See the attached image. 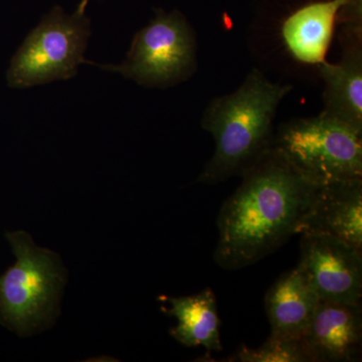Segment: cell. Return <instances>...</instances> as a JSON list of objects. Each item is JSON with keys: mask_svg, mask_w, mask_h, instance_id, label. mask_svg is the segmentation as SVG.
Wrapping results in <instances>:
<instances>
[{"mask_svg": "<svg viewBox=\"0 0 362 362\" xmlns=\"http://www.w3.org/2000/svg\"><path fill=\"white\" fill-rule=\"evenodd\" d=\"M273 145L320 187L362 178V132L331 117L320 114L283 124Z\"/></svg>", "mask_w": 362, "mask_h": 362, "instance_id": "3", "label": "cell"}, {"mask_svg": "<svg viewBox=\"0 0 362 362\" xmlns=\"http://www.w3.org/2000/svg\"><path fill=\"white\" fill-rule=\"evenodd\" d=\"M88 1H89V0H81L77 11H81V13H85L86 6H87Z\"/></svg>", "mask_w": 362, "mask_h": 362, "instance_id": "15", "label": "cell"}, {"mask_svg": "<svg viewBox=\"0 0 362 362\" xmlns=\"http://www.w3.org/2000/svg\"><path fill=\"white\" fill-rule=\"evenodd\" d=\"M291 90L252 69L239 89L211 100L202 125L213 135L216 150L197 181L214 185L240 176L268 151L279 105Z\"/></svg>", "mask_w": 362, "mask_h": 362, "instance_id": "2", "label": "cell"}, {"mask_svg": "<svg viewBox=\"0 0 362 362\" xmlns=\"http://www.w3.org/2000/svg\"><path fill=\"white\" fill-rule=\"evenodd\" d=\"M346 0H325L307 4L283 25L288 49L298 61L320 65L325 61L338 13Z\"/></svg>", "mask_w": 362, "mask_h": 362, "instance_id": "12", "label": "cell"}, {"mask_svg": "<svg viewBox=\"0 0 362 362\" xmlns=\"http://www.w3.org/2000/svg\"><path fill=\"white\" fill-rule=\"evenodd\" d=\"M342 58L337 64L319 65L323 78V115L362 132V25H343Z\"/></svg>", "mask_w": 362, "mask_h": 362, "instance_id": "8", "label": "cell"}, {"mask_svg": "<svg viewBox=\"0 0 362 362\" xmlns=\"http://www.w3.org/2000/svg\"><path fill=\"white\" fill-rule=\"evenodd\" d=\"M16 262L0 276V322L26 334L52 315L63 276L54 252L33 244L25 232H9Z\"/></svg>", "mask_w": 362, "mask_h": 362, "instance_id": "4", "label": "cell"}, {"mask_svg": "<svg viewBox=\"0 0 362 362\" xmlns=\"http://www.w3.org/2000/svg\"><path fill=\"white\" fill-rule=\"evenodd\" d=\"M197 42L187 18L175 11H157L148 25L136 33L120 65L101 66L140 85L168 87L190 77L197 66Z\"/></svg>", "mask_w": 362, "mask_h": 362, "instance_id": "6", "label": "cell"}, {"mask_svg": "<svg viewBox=\"0 0 362 362\" xmlns=\"http://www.w3.org/2000/svg\"><path fill=\"white\" fill-rule=\"evenodd\" d=\"M319 302L318 295L299 267L283 274L266 294L270 337H303Z\"/></svg>", "mask_w": 362, "mask_h": 362, "instance_id": "11", "label": "cell"}, {"mask_svg": "<svg viewBox=\"0 0 362 362\" xmlns=\"http://www.w3.org/2000/svg\"><path fill=\"white\" fill-rule=\"evenodd\" d=\"M297 266L320 301L361 304L362 250L330 235L301 233Z\"/></svg>", "mask_w": 362, "mask_h": 362, "instance_id": "7", "label": "cell"}, {"mask_svg": "<svg viewBox=\"0 0 362 362\" xmlns=\"http://www.w3.org/2000/svg\"><path fill=\"white\" fill-rule=\"evenodd\" d=\"M298 233H321L362 250V178L319 188Z\"/></svg>", "mask_w": 362, "mask_h": 362, "instance_id": "10", "label": "cell"}, {"mask_svg": "<svg viewBox=\"0 0 362 362\" xmlns=\"http://www.w3.org/2000/svg\"><path fill=\"white\" fill-rule=\"evenodd\" d=\"M303 341L312 362H352L361 357V304L319 302Z\"/></svg>", "mask_w": 362, "mask_h": 362, "instance_id": "9", "label": "cell"}, {"mask_svg": "<svg viewBox=\"0 0 362 362\" xmlns=\"http://www.w3.org/2000/svg\"><path fill=\"white\" fill-rule=\"evenodd\" d=\"M168 302L171 308L166 312L177 319L171 337L187 347L204 346L216 352L223 349L218 306L211 289L192 296L169 298Z\"/></svg>", "mask_w": 362, "mask_h": 362, "instance_id": "13", "label": "cell"}, {"mask_svg": "<svg viewBox=\"0 0 362 362\" xmlns=\"http://www.w3.org/2000/svg\"><path fill=\"white\" fill-rule=\"evenodd\" d=\"M240 177L218 214L214 259L223 270L251 266L297 235L321 187L274 145Z\"/></svg>", "mask_w": 362, "mask_h": 362, "instance_id": "1", "label": "cell"}, {"mask_svg": "<svg viewBox=\"0 0 362 362\" xmlns=\"http://www.w3.org/2000/svg\"><path fill=\"white\" fill-rule=\"evenodd\" d=\"M230 361L239 362H312L302 338L270 337L258 349L242 345Z\"/></svg>", "mask_w": 362, "mask_h": 362, "instance_id": "14", "label": "cell"}, {"mask_svg": "<svg viewBox=\"0 0 362 362\" xmlns=\"http://www.w3.org/2000/svg\"><path fill=\"white\" fill-rule=\"evenodd\" d=\"M90 35V21L85 13L77 11L69 16L61 7H54L11 59L7 84L23 89L74 77L85 62Z\"/></svg>", "mask_w": 362, "mask_h": 362, "instance_id": "5", "label": "cell"}]
</instances>
